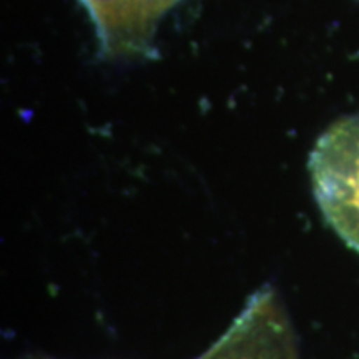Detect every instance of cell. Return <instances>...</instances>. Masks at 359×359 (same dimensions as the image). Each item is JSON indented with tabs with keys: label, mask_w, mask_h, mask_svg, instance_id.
Masks as SVG:
<instances>
[{
	"label": "cell",
	"mask_w": 359,
	"mask_h": 359,
	"mask_svg": "<svg viewBox=\"0 0 359 359\" xmlns=\"http://www.w3.org/2000/svg\"><path fill=\"white\" fill-rule=\"evenodd\" d=\"M308 168L326 223L359 253V114L338 120L318 138Z\"/></svg>",
	"instance_id": "1"
},
{
	"label": "cell",
	"mask_w": 359,
	"mask_h": 359,
	"mask_svg": "<svg viewBox=\"0 0 359 359\" xmlns=\"http://www.w3.org/2000/svg\"><path fill=\"white\" fill-rule=\"evenodd\" d=\"M182 0H82L109 57H140L154 50L156 29Z\"/></svg>",
	"instance_id": "2"
}]
</instances>
